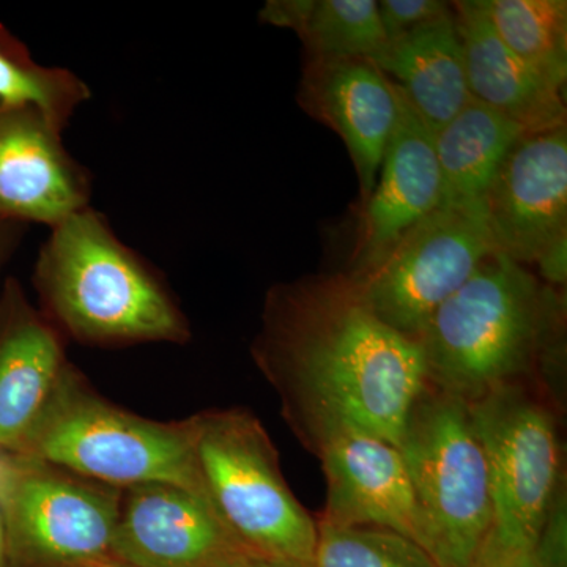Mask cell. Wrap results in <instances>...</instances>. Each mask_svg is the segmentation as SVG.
<instances>
[{
    "label": "cell",
    "instance_id": "obj_1",
    "mask_svg": "<svg viewBox=\"0 0 567 567\" xmlns=\"http://www.w3.org/2000/svg\"><path fill=\"white\" fill-rule=\"evenodd\" d=\"M251 350L284 415L311 447L339 431L399 447L429 385L420 344L383 323L344 274L271 287Z\"/></svg>",
    "mask_w": 567,
    "mask_h": 567
},
{
    "label": "cell",
    "instance_id": "obj_2",
    "mask_svg": "<svg viewBox=\"0 0 567 567\" xmlns=\"http://www.w3.org/2000/svg\"><path fill=\"white\" fill-rule=\"evenodd\" d=\"M40 311L85 346L185 344L188 319L162 276L87 207L51 227L33 270Z\"/></svg>",
    "mask_w": 567,
    "mask_h": 567
},
{
    "label": "cell",
    "instance_id": "obj_3",
    "mask_svg": "<svg viewBox=\"0 0 567 567\" xmlns=\"http://www.w3.org/2000/svg\"><path fill=\"white\" fill-rule=\"evenodd\" d=\"M559 316L554 290L525 265L491 254L417 336L429 386L473 401L511 385L546 347Z\"/></svg>",
    "mask_w": 567,
    "mask_h": 567
},
{
    "label": "cell",
    "instance_id": "obj_4",
    "mask_svg": "<svg viewBox=\"0 0 567 567\" xmlns=\"http://www.w3.org/2000/svg\"><path fill=\"white\" fill-rule=\"evenodd\" d=\"M14 454L111 487L163 483L205 496L192 420L163 423L126 412L96 393L73 364Z\"/></svg>",
    "mask_w": 567,
    "mask_h": 567
},
{
    "label": "cell",
    "instance_id": "obj_5",
    "mask_svg": "<svg viewBox=\"0 0 567 567\" xmlns=\"http://www.w3.org/2000/svg\"><path fill=\"white\" fill-rule=\"evenodd\" d=\"M205 498L249 557L312 565L319 527L284 480L270 435L246 410L189 416Z\"/></svg>",
    "mask_w": 567,
    "mask_h": 567
},
{
    "label": "cell",
    "instance_id": "obj_6",
    "mask_svg": "<svg viewBox=\"0 0 567 567\" xmlns=\"http://www.w3.org/2000/svg\"><path fill=\"white\" fill-rule=\"evenodd\" d=\"M415 492L424 550L439 567H470L494 525L491 481L470 402L425 386L399 445Z\"/></svg>",
    "mask_w": 567,
    "mask_h": 567
},
{
    "label": "cell",
    "instance_id": "obj_7",
    "mask_svg": "<svg viewBox=\"0 0 567 567\" xmlns=\"http://www.w3.org/2000/svg\"><path fill=\"white\" fill-rule=\"evenodd\" d=\"M122 494L37 458L0 453L9 567H78L111 558Z\"/></svg>",
    "mask_w": 567,
    "mask_h": 567
},
{
    "label": "cell",
    "instance_id": "obj_8",
    "mask_svg": "<svg viewBox=\"0 0 567 567\" xmlns=\"http://www.w3.org/2000/svg\"><path fill=\"white\" fill-rule=\"evenodd\" d=\"M468 402L491 481L494 525L488 537L503 547L533 551L561 483L554 416L516 383Z\"/></svg>",
    "mask_w": 567,
    "mask_h": 567
},
{
    "label": "cell",
    "instance_id": "obj_9",
    "mask_svg": "<svg viewBox=\"0 0 567 567\" xmlns=\"http://www.w3.org/2000/svg\"><path fill=\"white\" fill-rule=\"evenodd\" d=\"M494 252L483 204H442L405 233L374 270L350 278L383 323L416 341L435 309Z\"/></svg>",
    "mask_w": 567,
    "mask_h": 567
},
{
    "label": "cell",
    "instance_id": "obj_10",
    "mask_svg": "<svg viewBox=\"0 0 567 567\" xmlns=\"http://www.w3.org/2000/svg\"><path fill=\"white\" fill-rule=\"evenodd\" d=\"M481 204L495 251L518 264L567 237V126L522 134Z\"/></svg>",
    "mask_w": 567,
    "mask_h": 567
},
{
    "label": "cell",
    "instance_id": "obj_11",
    "mask_svg": "<svg viewBox=\"0 0 567 567\" xmlns=\"http://www.w3.org/2000/svg\"><path fill=\"white\" fill-rule=\"evenodd\" d=\"M111 555L133 567H213L249 557L205 496L163 483L123 488Z\"/></svg>",
    "mask_w": 567,
    "mask_h": 567
},
{
    "label": "cell",
    "instance_id": "obj_12",
    "mask_svg": "<svg viewBox=\"0 0 567 567\" xmlns=\"http://www.w3.org/2000/svg\"><path fill=\"white\" fill-rule=\"evenodd\" d=\"M32 106L0 103V218L51 227L91 207L92 178Z\"/></svg>",
    "mask_w": 567,
    "mask_h": 567
},
{
    "label": "cell",
    "instance_id": "obj_13",
    "mask_svg": "<svg viewBox=\"0 0 567 567\" xmlns=\"http://www.w3.org/2000/svg\"><path fill=\"white\" fill-rule=\"evenodd\" d=\"M312 450L322 461L328 486L320 524L390 529L424 548L415 492L398 446L365 432L339 431Z\"/></svg>",
    "mask_w": 567,
    "mask_h": 567
},
{
    "label": "cell",
    "instance_id": "obj_14",
    "mask_svg": "<svg viewBox=\"0 0 567 567\" xmlns=\"http://www.w3.org/2000/svg\"><path fill=\"white\" fill-rule=\"evenodd\" d=\"M297 103L344 141L360 183L361 207L374 189L398 122V85L369 59L305 55Z\"/></svg>",
    "mask_w": 567,
    "mask_h": 567
},
{
    "label": "cell",
    "instance_id": "obj_15",
    "mask_svg": "<svg viewBox=\"0 0 567 567\" xmlns=\"http://www.w3.org/2000/svg\"><path fill=\"white\" fill-rule=\"evenodd\" d=\"M399 89V87H398ZM399 117L371 196L360 207V227L349 276L360 278L415 224L442 205L435 134L399 91Z\"/></svg>",
    "mask_w": 567,
    "mask_h": 567
},
{
    "label": "cell",
    "instance_id": "obj_16",
    "mask_svg": "<svg viewBox=\"0 0 567 567\" xmlns=\"http://www.w3.org/2000/svg\"><path fill=\"white\" fill-rule=\"evenodd\" d=\"M65 338L17 279L0 293V453L14 454L69 368Z\"/></svg>",
    "mask_w": 567,
    "mask_h": 567
},
{
    "label": "cell",
    "instance_id": "obj_17",
    "mask_svg": "<svg viewBox=\"0 0 567 567\" xmlns=\"http://www.w3.org/2000/svg\"><path fill=\"white\" fill-rule=\"evenodd\" d=\"M470 95L525 132L566 125L565 91L540 76L496 35L486 0L453 2Z\"/></svg>",
    "mask_w": 567,
    "mask_h": 567
},
{
    "label": "cell",
    "instance_id": "obj_18",
    "mask_svg": "<svg viewBox=\"0 0 567 567\" xmlns=\"http://www.w3.org/2000/svg\"><path fill=\"white\" fill-rule=\"evenodd\" d=\"M374 62L434 134L472 100L453 3L443 17L388 39Z\"/></svg>",
    "mask_w": 567,
    "mask_h": 567
},
{
    "label": "cell",
    "instance_id": "obj_19",
    "mask_svg": "<svg viewBox=\"0 0 567 567\" xmlns=\"http://www.w3.org/2000/svg\"><path fill=\"white\" fill-rule=\"evenodd\" d=\"M517 123L470 100L435 133V152L446 205L481 204L499 166L522 134Z\"/></svg>",
    "mask_w": 567,
    "mask_h": 567
},
{
    "label": "cell",
    "instance_id": "obj_20",
    "mask_svg": "<svg viewBox=\"0 0 567 567\" xmlns=\"http://www.w3.org/2000/svg\"><path fill=\"white\" fill-rule=\"evenodd\" d=\"M496 35L540 76L565 91L566 0H486Z\"/></svg>",
    "mask_w": 567,
    "mask_h": 567
},
{
    "label": "cell",
    "instance_id": "obj_21",
    "mask_svg": "<svg viewBox=\"0 0 567 567\" xmlns=\"http://www.w3.org/2000/svg\"><path fill=\"white\" fill-rule=\"evenodd\" d=\"M91 99V87L78 74L33 61L28 47L0 24V103L37 107L65 132Z\"/></svg>",
    "mask_w": 567,
    "mask_h": 567
},
{
    "label": "cell",
    "instance_id": "obj_22",
    "mask_svg": "<svg viewBox=\"0 0 567 567\" xmlns=\"http://www.w3.org/2000/svg\"><path fill=\"white\" fill-rule=\"evenodd\" d=\"M297 35L308 58L374 61L388 41L375 0H315Z\"/></svg>",
    "mask_w": 567,
    "mask_h": 567
},
{
    "label": "cell",
    "instance_id": "obj_23",
    "mask_svg": "<svg viewBox=\"0 0 567 567\" xmlns=\"http://www.w3.org/2000/svg\"><path fill=\"white\" fill-rule=\"evenodd\" d=\"M317 527L312 567H439L423 547L390 529Z\"/></svg>",
    "mask_w": 567,
    "mask_h": 567
},
{
    "label": "cell",
    "instance_id": "obj_24",
    "mask_svg": "<svg viewBox=\"0 0 567 567\" xmlns=\"http://www.w3.org/2000/svg\"><path fill=\"white\" fill-rule=\"evenodd\" d=\"M377 7L388 39L413 31L451 10V3L443 0H380Z\"/></svg>",
    "mask_w": 567,
    "mask_h": 567
},
{
    "label": "cell",
    "instance_id": "obj_25",
    "mask_svg": "<svg viewBox=\"0 0 567 567\" xmlns=\"http://www.w3.org/2000/svg\"><path fill=\"white\" fill-rule=\"evenodd\" d=\"M535 555L540 567H567V505L561 483L548 507Z\"/></svg>",
    "mask_w": 567,
    "mask_h": 567
},
{
    "label": "cell",
    "instance_id": "obj_26",
    "mask_svg": "<svg viewBox=\"0 0 567 567\" xmlns=\"http://www.w3.org/2000/svg\"><path fill=\"white\" fill-rule=\"evenodd\" d=\"M312 2L315 0H268L259 11V21L298 33L308 20Z\"/></svg>",
    "mask_w": 567,
    "mask_h": 567
},
{
    "label": "cell",
    "instance_id": "obj_27",
    "mask_svg": "<svg viewBox=\"0 0 567 567\" xmlns=\"http://www.w3.org/2000/svg\"><path fill=\"white\" fill-rule=\"evenodd\" d=\"M470 567H540V565L535 550H514V548L499 546L492 537H487Z\"/></svg>",
    "mask_w": 567,
    "mask_h": 567
},
{
    "label": "cell",
    "instance_id": "obj_28",
    "mask_svg": "<svg viewBox=\"0 0 567 567\" xmlns=\"http://www.w3.org/2000/svg\"><path fill=\"white\" fill-rule=\"evenodd\" d=\"M540 275L554 286H565L567 278V237L550 246L537 259Z\"/></svg>",
    "mask_w": 567,
    "mask_h": 567
},
{
    "label": "cell",
    "instance_id": "obj_29",
    "mask_svg": "<svg viewBox=\"0 0 567 567\" xmlns=\"http://www.w3.org/2000/svg\"><path fill=\"white\" fill-rule=\"evenodd\" d=\"M18 226H20V224L7 221V219L0 218V267H2L3 260L7 259L11 248L14 246Z\"/></svg>",
    "mask_w": 567,
    "mask_h": 567
},
{
    "label": "cell",
    "instance_id": "obj_30",
    "mask_svg": "<svg viewBox=\"0 0 567 567\" xmlns=\"http://www.w3.org/2000/svg\"><path fill=\"white\" fill-rule=\"evenodd\" d=\"M249 567H312L303 563L281 561V559L254 558L248 559Z\"/></svg>",
    "mask_w": 567,
    "mask_h": 567
},
{
    "label": "cell",
    "instance_id": "obj_31",
    "mask_svg": "<svg viewBox=\"0 0 567 567\" xmlns=\"http://www.w3.org/2000/svg\"><path fill=\"white\" fill-rule=\"evenodd\" d=\"M0 567H9V558H7L6 529H3L2 514H0Z\"/></svg>",
    "mask_w": 567,
    "mask_h": 567
},
{
    "label": "cell",
    "instance_id": "obj_32",
    "mask_svg": "<svg viewBox=\"0 0 567 567\" xmlns=\"http://www.w3.org/2000/svg\"><path fill=\"white\" fill-rule=\"evenodd\" d=\"M78 567H133L130 565H126V563L118 561V559L115 558H104L99 559V561H92L87 563V565H82Z\"/></svg>",
    "mask_w": 567,
    "mask_h": 567
},
{
    "label": "cell",
    "instance_id": "obj_33",
    "mask_svg": "<svg viewBox=\"0 0 567 567\" xmlns=\"http://www.w3.org/2000/svg\"><path fill=\"white\" fill-rule=\"evenodd\" d=\"M249 557H238L233 559H227V561L219 563V565L213 567H249L248 566Z\"/></svg>",
    "mask_w": 567,
    "mask_h": 567
}]
</instances>
